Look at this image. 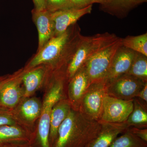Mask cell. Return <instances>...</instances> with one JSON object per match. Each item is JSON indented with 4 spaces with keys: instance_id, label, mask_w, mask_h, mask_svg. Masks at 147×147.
I'll list each match as a JSON object with an SVG mask.
<instances>
[{
    "instance_id": "6da1fadb",
    "label": "cell",
    "mask_w": 147,
    "mask_h": 147,
    "mask_svg": "<svg viewBox=\"0 0 147 147\" xmlns=\"http://www.w3.org/2000/svg\"><path fill=\"white\" fill-rule=\"evenodd\" d=\"M82 34L81 29L75 24L63 33L53 36L30 62L27 70L47 64L54 74H63L78 45Z\"/></svg>"
},
{
    "instance_id": "7a4b0ae2",
    "label": "cell",
    "mask_w": 147,
    "mask_h": 147,
    "mask_svg": "<svg viewBox=\"0 0 147 147\" xmlns=\"http://www.w3.org/2000/svg\"><path fill=\"white\" fill-rule=\"evenodd\" d=\"M100 121L92 119L71 108L58 129L52 147H89L101 129Z\"/></svg>"
},
{
    "instance_id": "3957f363",
    "label": "cell",
    "mask_w": 147,
    "mask_h": 147,
    "mask_svg": "<svg viewBox=\"0 0 147 147\" xmlns=\"http://www.w3.org/2000/svg\"><path fill=\"white\" fill-rule=\"evenodd\" d=\"M114 34H97L90 36H81L77 47L67 66L63 75L68 83L84 63L96 54L115 44L120 39Z\"/></svg>"
},
{
    "instance_id": "277c9868",
    "label": "cell",
    "mask_w": 147,
    "mask_h": 147,
    "mask_svg": "<svg viewBox=\"0 0 147 147\" xmlns=\"http://www.w3.org/2000/svg\"><path fill=\"white\" fill-rule=\"evenodd\" d=\"M66 83L63 76L55 75L54 79L45 93L34 139L31 145L33 147H51L50 142V121L54 105L65 95Z\"/></svg>"
},
{
    "instance_id": "5b68a950",
    "label": "cell",
    "mask_w": 147,
    "mask_h": 147,
    "mask_svg": "<svg viewBox=\"0 0 147 147\" xmlns=\"http://www.w3.org/2000/svg\"><path fill=\"white\" fill-rule=\"evenodd\" d=\"M121 40L96 54L83 65L91 84L105 81L113 58L121 45Z\"/></svg>"
},
{
    "instance_id": "8992f818",
    "label": "cell",
    "mask_w": 147,
    "mask_h": 147,
    "mask_svg": "<svg viewBox=\"0 0 147 147\" xmlns=\"http://www.w3.org/2000/svg\"><path fill=\"white\" fill-rule=\"evenodd\" d=\"M106 88L105 81L91 84L82 97L79 110L90 119L100 121Z\"/></svg>"
},
{
    "instance_id": "52a82bcc",
    "label": "cell",
    "mask_w": 147,
    "mask_h": 147,
    "mask_svg": "<svg viewBox=\"0 0 147 147\" xmlns=\"http://www.w3.org/2000/svg\"><path fill=\"white\" fill-rule=\"evenodd\" d=\"M106 94L112 97L124 100H133L147 82L125 74L106 82Z\"/></svg>"
},
{
    "instance_id": "ba28073f",
    "label": "cell",
    "mask_w": 147,
    "mask_h": 147,
    "mask_svg": "<svg viewBox=\"0 0 147 147\" xmlns=\"http://www.w3.org/2000/svg\"><path fill=\"white\" fill-rule=\"evenodd\" d=\"M133 99L124 100L106 94L103 99L100 121L112 123L125 122L133 109Z\"/></svg>"
},
{
    "instance_id": "9c48e42d",
    "label": "cell",
    "mask_w": 147,
    "mask_h": 147,
    "mask_svg": "<svg viewBox=\"0 0 147 147\" xmlns=\"http://www.w3.org/2000/svg\"><path fill=\"white\" fill-rule=\"evenodd\" d=\"M42 103L37 98H24L13 109L19 123L30 130L34 137L36 128L34 125L40 117Z\"/></svg>"
},
{
    "instance_id": "30bf717a",
    "label": "cell",
    "mask_w": 147,
    "mask_h": 147,
    "mask_svg": "<svg viewBox=\"0 0 147 147\" xmlns=\"http://www.w3.org/2000/svg\"><path fill=\"white\" fill-rule=\"evenodd\" d=\"M24 72L12 75L0 88V107L14 109L24 98V88L21 84Z\"/></svg>"
},
{
    "instance_id": "8fae6325",
    "label": "cell",
    "mask_w": 147,
    "mask_h": 147,
    "mask_svg": "<svg viewBox=\"0 0 147 147\" xmlns=\"http://www.w3.org/2000/svg\"><path fill=\"white\" fill-rule=\"evenodd\" d=\"M91 84L86 69L83 66L68 83L66 98L72 109L79 110L82 97Z\"/></svg>"
},
{
    "instance_id": "7c38bea8",
    "label": "cell",
    "mask_w": 147,
    "mask_h": 147,
    "mask_svg": "<svg viewBox=\"0 0 147 147\" xmlns=\"http://www.w3.org/2000/svg\"><path fill=\"white\" fill-rule=\"evenodd\" d=\"M92 5L81 9L70 8L51 13L55 24L54 36L65 32L69 27L76 23L81 17L91 12Z\"/></svg>"
},
{
    "instance_id": "4fadbf2b",
    "label": "cell",
    "mask_w": 147,
    "mask_h": 147,
    "mask_svg": "<svg viewBox=\"0 0 147 147\" xmlns=\"http://www.w3.org/2000/svg\"><path fill=\"white\" fill-rule=\"evenodd\" d=\"M136 52L122 46L119 47L113 58L105 81L110 82L127 74L130 68Z\"/></svg>"
},
{
    "instance_id": "5bb4252c",
    "label": "cell",
    "mask_w": 147,
    "mask_h": 147,
    "mask_svg": "<svg viewBox=\"0 0 147 147\" xmlns=\"http://www.w3.org/2000/svg\"><path fill=\"white\" fill-rule=\"evenodd\" d=\"M33 20L36 26L38 34V51L42 48L55 34V24L51 13L47 9L32 11Z\"/></svg>"
},
{
    "instance_id": "9a60e30c",
    "label": "cell",
    "mask_w": 147,
    "mask_h": 147,
    "mask_svg": "<svg viewBox=\"0 0 147 147\" xmlns=\"http://www.w3.org/2000/svg\"><path fill=\"white\" fill-rule=\"evenodd\" d=\"M34 137V134L21 125L0 126V145L24 143L31 144Z\"/></svg>"
},
{
    "instance_id": "2e32d148",
    "label": "cell",
    "mask_w": 147,
    "mask_h": 147,
    "mask_svg": "<svg viewBox=\"0 0 147 147\" xmlns=\"http://www.w3.org/2000/svg\"><path fill=\"white\" fill-rule=\"evenodd\" d=\"M100 133L89 147H109L118 137L129 128L126 122L112 123L100 121Z\"/></svg>"
},
{
    "instance_id": "e0dca14e",
    "label": "cell",
    "mask_w": 147,
    "mask_h": 147,
    "mask_svg": "<svg viewBox=\"0 0 147 147\" xmlns=\"http://www.w3.org/2000/svg\"><path fill=\"white\" fill-rule=\"evenodd\" d=\"M71 108L70 102L66 97L61 99L53 107L50 117L49 137L51 147L57 139L59 127L68 115Z\"/></svg>"
},
{
    "instance_id": "ac0fdd59",
    "label": "cell",
    "mask_w": 147,
    "mask_h": 147,
    "mask_svg": "<svg viewBox=\"0 0 147 147\" xmlns=\"http://www.w3.org/2000/svg\"><path fill=\"white\" fill-rule=\"evenodd\" d=\"M46 69L38 66L24 71L22 76L24 97H30L40 88L45 78Z\"/></svg>"
},
{
    "instance_id": "d6986e66",
    "label": "cell",
    "mask_w": 147,
    "mask_h": 147,
    "mask_svg": "<svg viewBox=\"0 0 147 147\" xmlns=\"http://www.w3.org/2000/svg\"><path fill=\"white\" fill-rule=\"evenodd\" d=\"M147 1V0H109L106 3L100 5V9L113 16L123 18L133 9Z\"/></svg>"
},
{
    "instance_id": "ffe728a7",
    "label": "cell",
    "mask_w": 147,
    "mask_h": 147,
    "mask_svg": "<svg viewBox=\"0 0 147 147\" xmlns=\"http://www.w3.org/2000/svg\"><path fill=\"white\" fill-rule=\"evenodd\" d=\"M133 109L125 122L128 127L147 128V104L137 98L133 99Z\"/></svg>"
},
{
    "instance_id": "44dd1931",
    "label": "cell",
    "mask_w": 147,
    "mask_h": 147,
    "mask_svg": "<svg viewBox=\"0 0 147 147\" xmlns=\"http://www.w3.org/2000/svg\"><path fill=\"white\" fill-rule=\"evenodd\" d=\"M121 45L136 53L147 56V33L121 38Z\"/></svg>"
},
{
    "instance_id": "7402d4cb",
    "label": "cell",
    "mask_w": 147,
    "mask_h": 147,
    "mask_svg": "<svg viewBox=\"0 0 147 147\" xmlns=\"http://www.w3.org/2000/svg\"><path fill=\"white\" fill-rule=\"evenodd\" d=\"M121 134L109 147H147V142L137 137L128 128Z\"/></svg>"
},
{
    "instance_id": "603a6c76",
    "label": "cell",
    "mask_w": 147,
    "mask_h": 147,
    "mask_svg": "<svg viewBox=\"0 0 147 147\" xmlns=\"http://www.w3.org/2000/svg\"><path fill=\"white\" fill-rule=\"evenodd\" d=\"M127 74L147 82V56L136 53Z\"/></svg>"
},
{
    "instance_id": "cb8c5ba5",
    "label": "cell",
    "mask_w": 147,
    "mask_h": 147,
    "mask_svg": "<svg viewBox=\"0 0 147 147\" xmlns=\"http://www.w3.org/2000/svg\"><path fill=\"white\" fill-rule=\"evenodd\" d=\"M5 125L22 126L16 118L13 109H9L0 107V126Z\"/></svg>"
},
{
    "instance_id": "d4e9b609",
    "label": "cell",
    "mask_w": 147,
    "mask_h": 147,
    "mask_svg": "<svg viewBox=\"0 0 147 147\" xmlns=\"http://www.w3.org/2000/svg\"><path fill=\"white\" fill-rule=\"evenodd\" d=\"M46 9L50 13L71 8L70 0H46Z\"/></svg>"
},
{
    "instance_id": "484cf974",
    "label": "cell",
    "mask_w": 147,
    "mask_h": 147,
    "mask_svg": "<svg viewBox=\"0 0 147 147\" xmlns=\"http://www.w3.org/2000/svg\"><path fill=\"white\" fill-rule=\"evenodd\" d=\"M71 8L81 9L94 3L93 0H70Z\"/></svg>"
},
{
    "instance_id": "4316f807",
    "label": "cell",
    "mask_w": 147,
    "mask_h": 147,
    "mask_svg": "<svg viewBox=\"0 0 147 147\" xmlns=\"http://www.w3.org/2000/svg\"><path fill=\"white\" fill-rule=\"evenodd\" d=\"M128 129L137 137L147 142V128H139L131 127H129Z\"/></svg>"
},
{
    "instance_id": "83f0119b",
    "label": "cell",
    "mask_w": 147,
    "mask_h": 147,
    "mask_svg": "<svg viewBox=\"0 0 147 147\" xmlns=\"http://www.w3.org/2000/svg\"><path fill=\"white\" fill-rule=\"evenodd\" d=\"M136 98L142 102L147 104V83L145 84L144 86L139 92Z\"/></svg>"
},
{
    "instance_id": "f1b7e54d",
    "label": "cell",
    "mask_w": 147,
    "mask_h": 147,
    "mask_svg": "<svg viewBox=\"0 0 147 147\" xmlns=\"http://www.w3.org/2000/svg\"><path fill=\"white\" fill-rule=\"evenodd\" d=\"M35 9L37 11H42L46 9V0H33Z\"/></svg>"
},
{
    "instance_id": "f546056e",
    "label": "cell",
    "mask_w": 147,
    "mask_h": 147,
    "mask_svg": "<svg viewBox=\"0 0 147 147\" xmlns=\"http://www.w3.org/2000/svg\"><path fill=\"white\" fill-rule=\"evenodd\" d=\"M0 147H33L30 143L9 144L0 145Z\"/></svg>"
},
{
    "instance_id": "4dcf8cb0",
    "label": "cell",
    "mask_w": 147,
    "mask_h": 147,
    "mask_svg": "<svg viewBox=\"0 0 147 147\" xmlns=\"http://www.w3.org/2000/svg\"><path fill=\"white\" fill-rule=\"evenodd\" d=\"M11 75H5L0 76V88L2 86L3 84L7 81L12 76Z\"/></svg>"
},
{
    "instance_id": "1f68e13d",
    "label": "cell",
    "mask_w": 147,
    "mask_h": 147,
    "mask_svg": "<svg viewBox=\"0 0 147 147\" xmlns=\"http://www.w3.org/2000/svg\"><path fill=\"white\" fill-rule=\"evenodd\" d=\"M93 1L94 3H97L100 4V5H102L108 2L109 0H93Z\"/></svg>"
}]
</instances>
